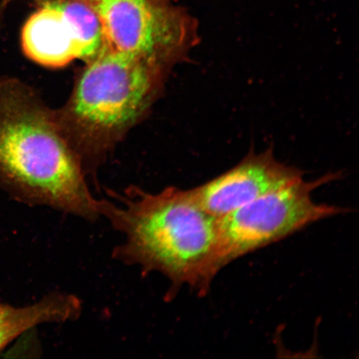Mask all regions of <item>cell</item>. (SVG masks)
<instances>
[{"instance_id":"obj_7","label":"cell","mask_w":359,"mask_h":359,"mask_svg":"<svg viewBox=\"0 0 359 359\" xmlns=\"http://www.w3.org/2000/svg\"><path fill=\"white\" fill-rule=\"evenodd\" d=\"M303 175L278 161L272 150L251 151L235 167L193 190L203 208L219 219Z\"/></svg>"},{"instance_id":"obj_8","label":"cell","mask_w":359,"mask_h":359,"mask_svg":"<svg viewBox=\"0 0 359 359\" xmlns=\"http://www.w3.org/2000/svg\"><path fill=\"white\" fill-rule=\"evenodd\" d=\"M82 311L77 296L65 292H53L25 306L0 303V353L34 327L77 320Z\"/></svg>"},{"instance_id":"obj_3","label":"cell","mask_w":359,"mask_h":359,"mask_svg":"<svg viewBox=\"0 0 359 359\" xmlns=\"http://www.w3.org/2000/svg\"><path fill=\"white\" fill-rule=\"evenodd\" d=\"M170 72L107 44L84 62L69 100L53 111L87 174L100 167L126 135L146 118Z\"/></svg>"},{"instance_id":"obj_9","label":"cell","mask_w":359,"mask_h":359,"mask_svg":"<svg viewBox=\"0 0 359 359\" xmlns=\"http://www.w3.org/2000/svg\"><path fill=\"white\" fill-rule=\"evenodd\" d=\"M6 6L4 4H0V29L2 28L3 20H4V12H6Z\"/></svg>"},{"instance_id":"obj_2","label":"cell","mask_w":359,"mask_h":359,"mask_svg":"<svg viewBox=\"0 0 359 359\" xmlns=\"http://www.w3.org/2000/svg\"><path fill=\"white\" fill-rule=\"evenodd\" d=\"M119 203L100 200V213L123 240L112 257L142 273H160L170 293L189 286L205 294L217 269L218 218L197 200L194 190L169 187L151 193L133 187Z\"/></svg>"},{"instance_id":"obj_6","label":"cell","mask_w":359,"mask_h":359,"mask_svg":"<svg viewBox=\"0 0 359 359\" xmlns=\"http://www.w3.org/2000/svg\"><path fill=\"white\" fill-rule=\"evenodd\" d=\"M38 6L22 26V53L35 64L62 67L87 62L105 46L104 29L91 0H32Z\"/></svg>"},{"instance_id":"obj_1","label":"cell","mask_w":359,"mask_h":359,"mask_svg":"<svg viewBox=\"0 0 359 359\" xmlns=\"http://www.w3.org/2000/svg\"><path fill=\"white\" fill-rule=\"evenodd\" d=\"M87 175L53 109L24 81L0 74V192L94 222L100 200Z\"/></svg>"},{"instance_id":"obj_4","label":"cell","mask_w":359,"mask_h":359,"mask_svg":"<svg viewBox=\"0 0 359 359\" xmlns=\"http://www.w3.org/2000/svg\"><path fill=\"white\" fill-rule=\"evenodd\" d=\"M327 174L313 182L304 177L241 206L218 219V272L236 259L285 239L311 224L347 212L341 206L317 203L312 193L339 178Z\"/></svg>"},{"instance_id":"obj_5","label":"cell","mask_w":359,"mask_h":359,"mask_svg":"<svg viewBox=\"0 0 359 359\" xmlns=\"http://www.w3.org/2000/svg\"><path fill=\"white\" fill-rule=\"evenodd\" d=\"M107 44L170 71L199 42L196 20L164 0H91Z\"/></svg>"}]
</instances>
